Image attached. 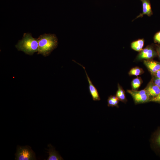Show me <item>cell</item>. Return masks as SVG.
I'll use <instances>...</instances> for the list:
<instances>
[{"mask_svg":"<svg viewBox=\"0 0 160 160\" xmlns=\"http://www.w3.org/2000/svg\"><path fill=\"white\" fill-rule=\"evenodd\" d=\"M38 39V54L44 56H48L57 46V39L54 34H44L40 35Z\"/></svg>","mask_w":160,"mask_h":160,"instance_id":"cell-1","label":"cell"},{"mask_svg":"<svg viewBox=\"0 0 160 160\" xmlns=\"http://www.w3.org/2000/svg\"><path fill=\"white\" fill-rule=\"evenodd\" d=\"M15 47L19 51L32 55L38 51V40L33 37L30 33H25L22 39L18 41Z\"/></svg>","mask_w":160,"mask_h":160,"instance_id":"cell-2","label":"cell"},{"mask_svg":"<svg viewBox=\"0 0 160 160\" xmlns=\"http://www.w3.org/2000/svg\"><path fill=\"white\" fill-rule=\"evenodd\" d=\"M16 160H36L35 154L31 147L17 145L15 153Z\"/></svg>","mask_w":160,"mask_h":160,"instance_id":"cell-3","label":"cell"},{"mask_svg":"<svg viewBox=\"0 0 160 160\" xmlns=\"http://www.w3.org/2000/svg\"><path fill=\"white\" fill-rule=\"evenodd\" d=\"M127 92L132 96L136 104L144 103L150 101L151 98L145 89L140 91L133 89L127 90Z\"/></svg>","mask_w":160,"mask_h":160,"instance_id":"cell-4","label":"cell"},{"mask_svg":"<svg viewBox=\"0 0 160 160\" xmlns=\"http://www.w3.org/2000/svg\"><path fill=\"white\" fill-rule=\"evenodd\" d=\"M157 56L156 48L152 45H149L140 52L137 59L138 60H151Z\"/></svg>","mask_w":160,"mask_h":160,"instance_id":"cell-5","label":"cell"},{"mask_svg":"<svg viewBox=\"0 0 160 160\" xmlns=\"http://www.w3.org/2000/svg\"><path fill=\"white\" fill-rule=\"evenodd\" d=\"M73 60L76 63L81 66L84 69L86 74L88 83L89 84V92L92 96L93 100L95 101L100 100V98L98 91L97 88L92 84L89 77L88 76L86 71L85 67L80 63L76 62V61Z\"/></svg>","mask_w":160,"mask_h":160,"instance_id":"cell-6","label":"cell"},{"mask_svg":"<svg viewBox=\"0 0 160 160\" xmlns=\"http://www.w3.org/2000/svg\"><path fill=\"white\" fill-rule=\"evenodd\" d=\"M145 89L151 99L156 96L160 93V88L155 84L152 80Z\"/></svg>","mask_w":160,"mask_h":160,"instance_id":"cell-7","label":"cell"},{"mask_svg":"<svg viewBox=\"0 0 160 160\" xmlns=\"http://www.w3.org/2000/svg\"><path fill=\"white\" fill-rule=\"evenodd\" d=\"M142 2L143 12L134 20L138 18L142 17L144 15H146L149 17L153 14L150 0H140Z\"/></svg>","mask_w":160,"mask_h":160,"instance_id":"cell-8","label":"cell"},{"mask_svg":"<svg viewBox=\"0 0 160 160\" xmlns=\"http://www.w3.org/2000/svg\"><path fill=\"white\" fill-rule=\"evenodd\" d=\"M144 63L153 75L160 69V63L152 59L144 60Z\"/></svg>","mask_w":160,"mask_h":160,"instance_id":"cell-9","label":"cell"},{"mask_svg":"<svg viewBox=\"0 0 160 160\" xmlns=\"http://www.w3.org/2000/svg\"><path fill=\"white\" fill-rule=\"evenodd\" d=\"M49 148L47 150L49 156L47 160H63L62 157L59 154L58 152L54 148L51 144L48 145Z\"/></svg>","mask_w":160,"mask_h":160,"instance_id":"cell-10","label":"cell"},{"mask_svg":"<svg viewBox=\"0 0 160 160\" xmlns=\"http://www.w3.org/2000/svg\"><path fill=\"white\" fill-rule=\"evenodd\" d=\"M144 42L143 39H139L133 41L131 43V47L135 51L140 52L143 49Z\"/></svg>","mask_w":160,"mask_h":160,"instance_id":"cell-11","label":"cell"},{"mask_svg":"<svg viewBox=\"0 0 160 160\" xmlns=\"http://www.w3.org/2000/svg\"><path fill=\"white\" fill-rule=\"evenodd\" d=\"M119 100L116 96L111 95L109 97L107 100L108 106L109 107H118Z\"/></svg>","mask_w":160,"mask_h":160,"instance_id":"cell-12","label":"cell"},{"mask_svg":"<svg viewBox=\"0 0 160 160\" xmlns=\"http://www.w3.org/2000/svg\"><path fill=\"white\" fill-rule=\"evenodd\" d=\"M118 88V89L116 92V96L119 100L122 101H125L126 97L124 90L119 84Z\"/></svg>","mask_w":160,"mask_h":160,"instance_id":"cell-13","label":"cell"},{"mask_svg":"<svg viewBox=\"0 0 160 160\" xmlns=\"http://www.w3.org/2000/svg\"><path fill=\"white\" fill-rule=\"evenodd\" d=\"M153 141L155 146L160 150V129L156 132Z\"/></svg>","mask_w":160,"mask_h":160,"instance_id":"cell-14","label":"cell"},{"mask_svg":"<svg viewBox=\"0 0 160 160\" xmlns=\"http://www.w3.org/2000/svg\"><path fill=\"white\" fill-rule=\"evenodd\" d=\"M142 82L140 77H137L133 79L132 81L131 85L133 90H136L140 86Z\"/></svg>","mask_w":160,"mask_h":160,"instance_id":"cell-15","label":"cell"},{"mask_svg":"<svg viewBox=\"0 0 160 160\" xmlns=\"http://www.w3.org/2000/svg\"><path fill=\"white\" fill-rule=\"evenodd\" d=\"M144 72L143 70L138 67H135L132 68L129 72L130 75L138 76L142 74Z\"/></svg>","mask_w":160,"mask_h":160,"instance_id":"cell-16","label":"cell"},{"mask_svg":"<svg viewBox=\"0 0 160 160\" xmlns=\"http://www.w3.org/2000/svg\"><path fill=\"white\" fill-rule=\"evenodd\" d=\"M154 43L160 44V31L156 33L153 36Z\"/></svg>","mask_w":160,"mask_h":160,"instance_id":"cell-17","label":"cell"},{"mask_svg":"<svg viewBox=\"0 0 160 160\" xmlns=\"http://www.w3.org/2000/svg\"><path fill=\"white\" fill-rule=\"evenodd\" d=\"M153 82L160 88V78H156L155 77L152 79Z\"/></svg>","mask_w":160,"mask_h":160,"instance_id":"cell-18","label":"cell"},{"mask_svg":"<svg viewBox=\"0 0 160 160\" xmlns=\"http://www.w3.org/2000/svg\"><path fill=\"white\" fill-rule=\"evenodd\" d=\"M150 101L160 103V93L156 96L151 98Z\"/></svg>","mask_w":160,"mask_h":160,"instance_id":"cell-19","label":"cell"},{"mask_svg":"<svg viewBox=\"0 0 160 160\" xmlns=\"http://www.w3.org/2000/svg\"><path fill=\"white\" fill-rule=\"evenodd\" d=\"M156 49L157 53V56L160 59V44L156 45Z\"/></svg>","mask_w":160,"mask_h":160,"instance_id":"cell-20","label":"cell"},{"mask_svg":"<svg viewBox=\"0 0 160 160\" xmlns=\"http://www.w3.org/2000/svg\"><path fill=\"white\" fill-rule=\"evenodd\" d=\"M154 77L159 78H160V69L153 74Z\"/></svg>","mask_w":160,"mask_h":160,"instance_id":"cell-21","label":"cell"}]
</instances>
